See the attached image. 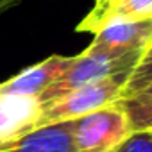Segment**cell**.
<instances>
[{"label": "cell", "instance_id": "obj_14", "mask_svg": "<svg viewBox=\"0 0 152 152\" xmlns=\"http://www.w3.org/2000/svg\"><path fill=\"white\" fill-rule=\"evenodd\" d=\"M140 95H152V84H150V86H148L147 90H143V91H141Z\"/></svg>", "mask_w": 152, "mask_h": 152}, {"label": "cell", "instance_id": "obj_9", "mask_svg": "<svg viewBox=\"0 0 152 152\" xmlns=\"http://www.w3.org/2000/svg\"><path fill=\"white\" fill-rule=\"evenodd\" d=\"M111 18H131V20L152 18V0H115L111 7L106 11V15L102 16L97 31L100 29L102 23H106Z\"/></svg>", "mask_w": 152, "mask_h": 152}, {"label": "cell", "instance_id": "obj_11", "mask_svg": "<svg viewBox=\"0 0 152 152\" xmlns=\"http://www.w3.org/2000/svg\"><path fill=\"white\" fill-rule=\"evenodd\" d=\"M116 152H152V129L132 131Z\"/></svg>", "mask_w": 152, "mask_h": 152}, {"label": "cell", "instance_id": "obj_2", "mask_svg": "<svg viewBox=\"0 0 152 152\" xmlns=\"http://www.w3.org/2000/svg\"><path fill=\"white\" fill-rule=\"evenodd\" d=\"M125 81H127L125 75H116V77L86 84L47 104H41L34 127L61 124V122H73L100 107L118 102L122 90L125 86Z\"/></svg>", "mask_w": 152, "mask_h": 152}, {"label": "cell", "instance_id": "obj_8", "mask_svg": "<svg viewBox=\"0 0 152 152\" xmlns=\"http://www.w3.org/2000/svg\"><path fill=\"white\" fill-rule=\"evenodd\" d=\"M150 84H152V45L143 52L140 63L136 64V68L129 75V79L125 81V86L122 90L120 100L132 99V97L140 95Z\"/></svg>", "mask_w": 152, "mask_h": 152}, {"label": "cell", "instance_id": "obj_10", "mask_svg": "<svg viewBox=\"0 0 152 152\" xmlns=\"http://www.w3.org/2000/svg\"><path fill=\"white\" fill-rule=\"evenodd\" d=\"M118 102L125 109L132 131L152 129V95H136Z\"/></svg>", "mask_w": 152, "mask_h": 152}, {"label": "cell", "instance_id": "obj_6", "mask_svg": "<svg viewBox=\"0 0 152 152\" xmlns=\"http://www.w3.org/2000/svg\"><path fill=\"white\" fill-rule=\"evenodd\" d=\"M93 43L115 50H147L152 45V18H111L95 32Z\"/></svg>", "mask_w": 152, "mask_h": 152}, {"label": "cell", "instance_id": "obj_13", "mask_svg": "<svg viewBox=\"0 0 152 152\" xmlns=\"http://www.w3.org/2000/svg\"><path fill=\"white\" fill-rule=\"evenodd\" d=\"M20 2H22V0H0V15L6 13V11H9V9H13Z\"/></svg>", "mask_w": 152, "mask_h": 152}, {"label": "cell", "instance_id": "obj_5", "mask_svg": "<svg viewBox=\"0 0 152 152\" xmlns=\"http://www.w3.org/2000/svg\"><path fill=\"white\" fill-rule=\"evenodd\" d=\"M73 56H50L41 63H36L15 77L0 83V90L13 95L34 97L38 99L47 88H50L72 64Z\"/></svg>", "mask_w": 152, "mask_h": 152}, {"label": "cell", "instance_id": "obj_12", "mask_svg": "<svg viewBox=\"0 0 152 152\" xmlns=\"http://www.w3.org/2000/svg\"><path fill=\"white\" fill-rule=\"evenodd\" d=\"M113 2H115V0H95V4L90 9V13L77 25V32H91V34H95V31H97L102 16L106 15V11L111 7Z\"/></svg>", "mask_w": 152, "mask_h": 152}, {"label": "cell", "instance_id": "obj_3", "mask_svg": "<svg viewBox=\"0 0 152 152\" xmlns=\"http://www.w3.org/2000/svg\"><path fill=\"white\" fill-rule=\"evenodd\" d=\"M131 132L125 109L115 102L75 120L73 141L77 152H116Z\"/></svg>", "mask_w": 152, "mask_h": 152}, {"label": "cell", "instance_id": "obj_7", "mask_svg": "<svg viewBox=\"0 0 152 152\" xmlns=\"http://www.w3.org/2000/svg\"><path fill=\"white\" fill-rule=\"evenodd\" d=\"M39 107L41 104L34 97L13 95L0 90V143L34 129Z\"/></svg>", "mask_w": 152, "mask_h": 152}, {"label": "cell", "instance_id": "obj_4", "mask_svg": "<svg viewBox=\"0 0 152 152\" xmlns=\"http://www.w3.org/2000/svg\"><path fill=\"white\" fill-rule=\"evenodd\" d=\"M73 122L34 127L29 132L0 143V152H77Z\"/></svg>", "mask_w": 152, "mask_h": 152}, {"label": "cell", "instance_id": "obj_1", "mask_svg": "<svg viewBox=\"0 0 152 152\" xmlns=\"http://www.w3.org/2000/svg\"><path fill=\"white\" fill-rule=\"evenodd\" d=\"M141 56L143 50H115L91 41L86 50H83L79 56H73L68 70L38 97V100L39 104H47L77 88L116 75H125L129 79Z\"/></svg>", "mask_w": 152, "mask_h": 152}]
</instances>
